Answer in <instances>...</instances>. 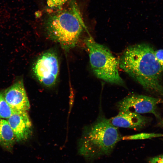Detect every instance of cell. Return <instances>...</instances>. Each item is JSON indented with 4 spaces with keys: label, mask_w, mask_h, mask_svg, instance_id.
Segmentation results:
<instances>
[{
    "label": "cell",
    "mask_w": 163,
    "mask_h": 163,
    "mask_svg": "<svg viewBox=\"0 0 163 163\" xmlns=\"http://www.w3.org/2000/svg\"><path fill=\"white\" fill-rule=\"evenodd\" d=\"M119 61L120 67L143 88L163 99L161 82L163 70L152 46L145 43L129 46L123 52Z\"/></svg>",
    "instance_id": "cell-1"
},
{
    "label": "cell",
    "mask_w": 163,
    "mask_h": 163,
    "mask_svg": "<svg viewBox=\"0 0 163 163\" xmlns=\"http://www.w3.org/2000/svg\"><path fill=\"white\" fill-rule=\"evenodd\" d=\"M122 137L118 128L112 125L103 114H100L86 128L81 141L80 153L89 160L109 155Z\"/></svg>",
    "instance_id": "cell-3"
},
{
    "label": "cell",
    "mask_w": 163,
    "mask_h": 163,
    "mask_svg": "<svg viewBox=\"0 0 163 163\" xmlns=\"http://www.w3.org/2000/svg\"><path fill=\"white\" fill-rule=\"evenodd\" d=\"M5 98L14 111H27L30 107L23 81H17L3 93Z\"/></svg>",
    "instance_id": "cell-7"
},
{
    "label": "cell",
    "mask_w": 163,
    "mask_h": 163,
    "mask_svg": "<svg viewBox=\"0 0 163 163\" xmlns=\"http://www.w3.org/2000/svg\"><path fill=\"white\" fill-rule=\"evenodd\" d=\"M7 120L13 131L16 142L25 141L31 135L32 124L27 111H14Z\"/></svg>",
    "instance_id": "cell-8"
},
{
    "label": "cell",
    "mask_w": 163,
    "mask_h": 163,
    "mask_svg": "<svg viewBox=\"0 0 163 163\" xmlns=\"http://www.w3.org/2000/svg\"><path fill=\"white\" fill-rule=\"evenodd\" d=\"M68 0H46L48 6L50 8L57 10L62 8V6Z\"/></svg>",
    "instance_id": "cell-13"
},
{
    "label": "cell",
    "mask_w": 163,
    "mask_h": 163,
    "mask_svg": "<svg viewBox=\"0 0 163 163\" xmlns=\"http://www.w3.org/2000/svg\"><path fill=\"white\" fill-rule=\"evenodd\" d=\"M149 163H163V154L159 155L149 158Z\"/></svg>",
    "instance_id": "cell-15"
},
{
    "label": "cell",
    "mask_w": 163,
    "mask_h": 163,
    "mask_svg": "<svg viewBox=\"0 0 163 163\" xmlns=\"http://www.w3.org/2000/svg\"><path fill=\"white\" fill-rule=\"evenodd\" d=\"M160 137H163V133H141L134 135L122 137V140H139Z\"/></svg>",
    "instance_id": "cell-12"
},
{
    "label": "cell",
    "mask_w": 163,
    "mask_h": 163,
    "mask_svg": "<svg viewBox=\"0 0 163 163\" xmlns=\"http://www.w3.org/2000/svg\"><path fill=\"white\" fill-rule=\"evenodd\" d=\"M161 103H163V99L161 98L132 94L118 102L117 106L119 111H128L140 114L150 113L160 119L157 107V105Z\"/></svg>",
    "instance_id": "cell-6"
},
{
    "label": "cell",
    "mask_w": 163,
    "mask_h": 163,
    "mask_svg": "<svg viewBox=\"0 0 163 163\" xmlns=\"http://www.w3.org/2000/svg\"><path fill=\"white\" fill-rule=\"evenodd\" d=\"M14 112L5 100L3 93L0 92V118L7 119Z\"/></svg>",
    "instance_id": "cell-11"
},
{
    "label": "cell",
    "mask_w": 163,
    "mask_h": 163,
    "mask_svg": "<svg viewBox=\"0 0 163 163\" xmlns=\"http://www.w3.org/2000/svg\"><path fill=\"white\" fill-rule=\"evenodd\" d=\"M57 10L47 17L45 29L51 40L68 51L77 45L85 27L75 1H71L66 7Z\"/></svg>",
    "instance_id": "cell-2"
},
{
    "label": "cell",
    "mask_w": 163,
    "mask_h": 163,
    "mask_svg": "<svg viewBox=\"0 0 163 163\" xmlns=\"http://www.w3.org/2000/svg\"><path fill=\"white\" fill-rule=\"evenodd\" d=\"M155 54L157 60L163 70V49L155 51Z\"/></svg>",
    "instance_id": "cell-14"
},
{
    "label": "cell",
    "mask_w": 163,
    "mask_h": 163,
    "mask_svg": "<svg viewBox=\"0 0 163 163\" xmlns=\"http://www.w3.org/2000/svg\"><path fill=\"white\" fill-rule=\"evenodd\" d=\"M16 141L15 136L8 121L0 118V145L11 152Z\"/></svg>",
    "instance_id": "cell-10"
},
{
    "label": "cell",
    "mask_w": 163,
    "mask_h": 163,
    "mask_svg": "<svg viewBox=\"0 0 163 163\" xmlns=\"http://www.w3.org/2000/svg\"><path fill=\"white\" fill-rule=\"evenodd\" d=\"M108 120L110 123L116 127L135 130L142 129L149 122L148 118L141 114L123 111H119L117 115Z\"/></svg>",
    "instance_id": "cell-9"
},
{
    "label": "cell",
    "mask_w": 163,
    "mask_h": 163,
    "mask_svg": "<svg viewBox=\"0 0 163 163\" xmlns=\"http://www.w3.org/2000/svg\"><path fill=\"white\" fill-rule=\"evenodd\" d=\"M59 66L57 54L47 51L37 59L33 67L34 75L39 82L50 87L56 84L59 75Z\"/></svg>",
    "instance_id": "cell-5"
},
{
    "label": "cell",
    "mask_w": 163,
    "mask_h": 163,
    "mask_svg": "<svg viewBox=\"0 0 163 163\" xmlns=\"http://www.w3.org/2000/svg\"><path fill=\"white\" fill-rule=\"evenodd\" d=\"M160 124L161 126L163 127V115L161 119V120Z\"/></svg>",
    "instance_id": "cell-16"
},
{
    "label": "cell",
    "mask_w": 163,
    "mask_h": 163,
    "mask_svg": "<svg viewBox=\"0 0 163 163\" xmlns=\"http://www.w3.org/2000/svg\"><path fill=\"white\" fill-rule=\"evenodd\" d=\"M85 43L91 68L95 75L110 83L123 85L124 82L118 72L119 60L109 49L96 42L91 37L85 39Z\"/></svg>",
    "instance_id": "cell-4"
}]
</instances>
